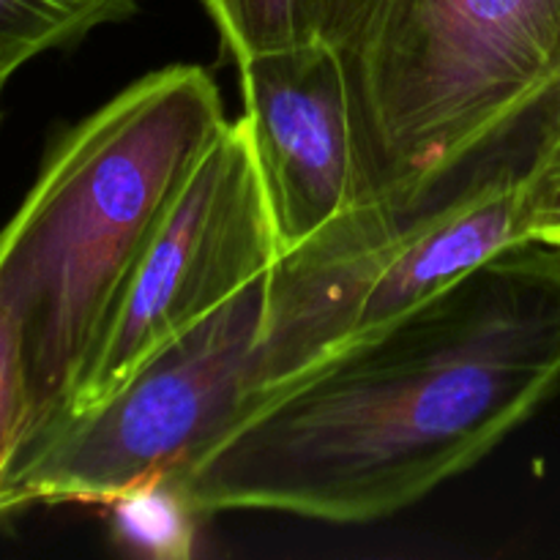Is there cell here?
<instances>
[{
  "instance_id": "cell-1",
  "label": "cell",
  "mask_w": 560,
  "mask_h": 560,
  "mask_svg": "<svg viewBox=\"0 0 560 560\" xmlns=\"http://www.w3.org/2000/svg\"><path fill=\"white\" fill-rule=\"evenodd\" d=\"M560 386V246L523 241L257 394L184 487L206 517L375 523L474 468Z\"/></svg>"
},
{
  "instance_id": "cell-13",
  "label": "cell",
  "mask_w": 560,
  "mask_h": 560,
  "mask_svg": "<svg viewBox=\"0 0 560 560\" xmlns=\"http://www.w3.org/2000/svg\"><path fill=\"white\" fill-rule=\"evenodd\" d=\"M5 85H9V82L0 80V118H3V91H5Z\"/></svg>"
},
{
  "instance_id": "cell-10",
  "label": "cell",
  "mask_w": 560,
  "mask_h": 560,
  "mask_svg": "<svg viewBox=\"0 0 560 560\" xmlns=\"http://www.w3.org/2000/svg\"><path fill=\"white\" fill-rule=\"evenodd\" d=\"M107 509L115 541L126 550L167 560H184L195 552V528L202 514L180 476L145 481L113 498Z\"/></svg>"
},
{
  "instance_id": "cell-3",
  "label": "cell",
  "mask_w": 560,
  "mask_h": 560,
  "mask_svg": "<svg viewBox=\"0 0 560 560\" xmlns=\"http://www.w3.org/2000/svg\"><path fill=\"white\" fill-rule=\"evenodd\" d=\"M353 206L416 211L523 148L560 91V0H339Z\"/></svg>"
},
{
  "instance_id": "cell-9",
  "label": "cell",
  "mask_w": 560,
  "mask_h": 560,
  "mask_svg": "<svg viewBox=\"0 0 560 560\" xmlns=\"http://www.w3.org/2000/svg\"><path fill=\"white\" fill-rule=\"evenodd\" d=\"M235 63L326 42L339 0H202Z\"/></svg>"
},
{
  "instance_id": "cell-6",
  "label": "cell",
  "mask_w": 560,
  "mask_h": 560,
  "mask_svg": "<svg viewBox=\"0 0 560 560\" xmlns=\"http://www.w3.org/2000/svg\"><path fill=\"white\" fill-rule=\"evenodd\" d=\"M279 255L249 129L244 118L228 120L142 255L66 419L271 271Z\"/></svg>"
},
{
  "instance_id": "cell-12",
  "label": "cell",
  "mask_w": 560,
  "mask_h": 560,
  "mask_svg": "<svg viewBox=\"0 0 560 560\" xmlns=\"http://www.w3.org/2000/svg\"><path fill=\"white\" fill-rule=\"evenodd\" d=\"M523 202L528 238L560 246V91L530 129L523 162Z\"/></svg>"
},
{
  "instance_id": "cell-4",
  "label": "cell",
  "mask_w": 560,
  "mask_h": 560,
  "mask_svg": "<svg viewBox=\"0 0 560 560\" xmlns=\"http://www.w3.org/2000/svg\"><path fill=\"white\" fill-rule=\"evenodd\" d=\"M525 145L416 211L348 206L268 271L255 394L419 310L528 238Z\"/></svg>"
},
{
  "instance_id": "cell-11",
  "label": "cell",
  "mask_w": 560,
  "mask_h": 560,
  "mask_svg": "<svg viewBox=\"0 0 560 560\" xmlns=\"http://www.w3.org/2000/svg\"><path fill=\"white\" fill-rule=\"evenodd\" d=\"M33 435V388L25 337L14 312L0 301V520L9 514L16 465Z\"/></svg>"
},
{
  "instance_id": "cell-8",
  "label": "cell",
  "mask_w": 560,
  "mask_h": 560,
  "mask_svg": "<svg viewBox=\"0 0 560 560\" xmlns=\"http://www.w3.org/2000/svg\"><path fill=\"white\" fill-rule=\"evenodd\" d=\"M137 0H0V80L49 49H66L96 27L126 20Z\"/></svg>"
},
{
  "instance_id": "cell-2",
  "label": "cell",
  "mask_w": 560,
  "mask_h": 560,
  "mask_svg": "<svg viewBox=\"0 0 560 560\" xmlns=\"http://www.w3.org/2000/svg\"><path fill=\"white\" fill-rule=\"evenodd\" d=\"M224 126L213 77L167 66L47 151L0 230V301L22 326L33 388L27 448L66 419L142 255Z\"/></svg>"
},
{
  "instance_id": "cell-7",
  "label": "cell",
  "mask_w": 560,
  "mask_h": 560,
  "mask_svg": "<svg viewBox=\"0 0 560 560\" xmlns=\"http://www.w3.org/2000/svg\"><path fill=\"white\" fill-rule=\"evenodd\" d=\"M244 124L279 249L353 206V124L342 66L326 42L238 63Z\"/></svg>"
},
{
  "instance_id": "cell-5",
  "label": "cell",
  "mask_w": 560,
  "mask_h": 560,
  "mask_svg": "<svg viewBox=\"0 0 560 560\" xmlns=\"http://www.w3.org/2000/svg\"><path fill=\"white\" fill-rule=\"evenodd\" d=\"M268 273L137 366L115 392L38 438L16 465L9 514L102 503L184 479L230 435L255 394Z\"/></svg>"
}]
</instances>
